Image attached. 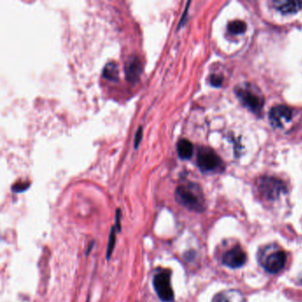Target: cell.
Masks as SVG:
<instances>
[{"mask_svg":"<svg viewBox=\"0 0 302 302\" xmlns=\"http://www.w3.org/2000/svg\"><path fill=\"white\" fill-rule=\"evenodd\" d=\"M258 260L265 271L277 274L285 268L287 255L284 250L275 245L264 246L259 252Z\"/></svg>","mask_w":302,"mask_h":302,"instance_id":"1","label":"cell"},{"mask_svg":"<svg viewBox=\"0 0 302 302\" xmlns=\"http://www.w3.org/2000/svg\"><path fill=\"white\" fill-rule=\"evenodd\" d=\"M176 199L178 203L189 210L202 212L205 209L202 191L195 183H187L177 187Z\"/></svg>","mask_w":302,"mask_h":302,"instance_id":"2","label":"cell"},{"mask_svg":"<svg viewBox=\"0 0 302 302\" xmlns=\"http://www.w3.org/2000/svg\"><path fill=\"white\" fill-rule=\"evenodd\" d=\"M236 94L242 102L243 105L249 109L250 111L259 114L263 106V96L260 90L254 85L250 84H243L236 88Z\"/></svg>","mask_w":302,"mask_h":302,"instance_id":"3","label":"cell"},{"mask_svg":"<svg viewBox=\"0 0 302 302\" xmlns=\"http://www.w3.org/2000/svg\"><path fill=\"white\" fill-rule=\"evenodd\" d=\"M153 285L159 299L163 302H173L175 294L171 286V272L168 270H162L154 277Z\"/></svg>","mask_w":302,"mask_h":302,"instance_id":"4","label":"cell"},{"mask_svg":"<svg viewBox=\"0 0 302 302\" xmlns=\"http://www.w3.org/2000/svg\"><path fill=\"white\" fill-rule=\"evenodd\" d=\"M260 194L267 200H277L286 193V187L281 180L274 177H263L259 182Z\"/></svg>","mask_w":302,"mask_h":302,"instance_id":"5","label":"cell"},{"mask_svg":"<svg viewBox=\"0 0 302 302\" xmlns=\"http://www.w3.org/2000/svg\"><path fill=\"white\" fill-rule=\"evenodd\" d=\"M221 162L218 155L209 148H201L198 152L197 165L201 171H214L221 165Z\"/></svg>","mask_w":302,"mask_h":302,"instance_id":"6","label":"cell"},{"mask_svg":"<svg viewBox=\"0 0 302 302\" xmlns=\"http://www.w3.org/2000/svg\"><path fill=\"white\" fill-rule=\"evenodd\" d=\"M221 262L231 269L241 268L246 262V253L239 245L233 246L222 255Z\"/></svg>","mask_w":302,"mask_h":302,"instance_id":"7","label":"cell"},{"mask_svg":"<svg viewBox=\"0 0 302 302\" xmlns=\"http://www.w3.org/2000/svg\"><path fill=\"white\" fill-rule=\"evenodd\" d=\"M269 117L272 126L283 128L292 120V110L285 105H278L271 109Z\"/></svg>","mask_w":302,"mask_h":302,"instance_id":"8","label":"cell"},{"mask_svg":"<svg viewBox=\"0 0 302 302\" xmlns=\"http://www.w3.org/2000/svg\"><path fill=\"white\" fill-rule=\"evenodd\" d=\"M142 73V65L141 61L137 57H131L127 61L125 66V74L128 81L130 83H136L140 78Z\"/></svg>","mask_w":302,"mask_h":302,"instance_id":"9","label":"cell"},{"mask_svg":"<svg viewBox=\"0 0 302 302\" xmlns=\"http://www.w3.org/2000/svg\"><path fill=\"white\" fill-rule=\"evenodd\" d=\"M212 302H245V297L238 290H227L214 296Z\"/></svg>","mask_w":302,"mask_h":302,"instance_id":"10","label":"cell"},{"mask_svg":"<svg viewBox=\"0 0 302 302\" xmlns=\"http://www.w3.org/2000/svg\"><path fill=\"white\" fill-rule=\"evenodd\" d=\"M274 6L282 14H294L302 7L300 1H275Z\"/></svg>","mask_w":302,"mask_h":302,"instance_id":"11","label":"cell"},{"mask_svg":"<svg viewBox=\"0 0 302 302\" xmlns=\"http://www.w3.org/2000/svg\"><path fill=\"white\" fill-rule=\"evenodd\" d=\"M177 154L180 158L188 160L194 154V145L188 139H181L177 144Z\"/></svg>","mask_w":302,"mask_h":302,"instance_id":"12","label":"cell"},{"mask_svg":"<svg viewBox=\"0 0 302 302\" xmlns=\"http://www.w3.org/2000/svg\"><path fill=\"white\" fill-rule=\"evenodd\" d=\"M103 77L110 81H117L119 78V69L117 64L109 62L103 69Z\"/></svg>","mask_w":302,"mask_h":302,"instance_id":"13","label":"cell"},{"mask_svg":"<svg viewBox=\"0 0 302 302\" xmlns=\"http://www.w3.org/2000/svg\"><path fill=\"white\" fill-rule=\"evenodd\" d=\"M116 232H117V230L115 226H112L110 234H109L108 245H107V249H106V260H110L114 249H115V246H116Z\"/></svg>","mask_w":302,"mask_h":302,"instance_id":"14","label":"cell"},{"mask_svg":"<svg viewBox=\"0 0 302 302\" xmlns=\"http://www.w3.org/2000/svg\"><path fill=\"white\" fill-rule=\"evenodd\" d=\"M228 30L232 34H241L246 30V24L241 21H234L228 25Z\"/></svg>","mask_w":302,"mask_h":302,"instance_id":"15","label":"cell"},{"mask_svg":"<svg viewBox=\"0 0 302 302\" xmlns=\"http://www.w3.org/2000/svg\"><path fill=\"white\" fill-rule=\"evenodd\" d=\"M28 187H29V183H16L12 187V191L14 193H22V192L27 190Z\"/></svg>","mask_w":302,"mask_h":302,"instance_id":"16","label":"cell"},{"mask_svg":"<svg viewBox=\"0 0 302 302\" xmlns=\"http://www.w3.org/2000/svg\"><path fill=\"white\" fill-rule=\"evenodd\" d=\"M142 137H143V129H142V127H139V129L137 130L136 137H135V143H134L135 148L138 147V145H139L141 140H142Z\"/></svg>","mask_w":302,"mask_h":302,"instance_id":"17","label":"cell"},{"mask_svg":"<svg viewBox=\"0 0 302 302\" xmlns=\"http://www.w3.org/2000/svg\"><path fill=\"white\" fill-rule=\"evenodd\" d=\"M121 221H122V211L120 210V209H117V211H116V224H115V227H116L118 232H121V229H122Z\"/></svg>","mask_w":302,"mask_h":302,"instance_id":"18","label":"cell"},{"mask_svg":"<svg viewBox=\"0 0 302 302\" xmlns=\"http://www.w3.org/2000/svg\"><path fill=\"white\" fill-rule=\"evenodd\" d=\"M210 83L213 86H220L222 83V79L218 76H212L210 78Z\"/></svg>","mask_w":302,"mask_h":302,"instance_id":"19","label":"cell"},{"mask_svg":"<svg viewBox=\"0 0 302 302\" xmlns=\"http://www.w3.org/2000/svg\"><path fill=\"white\" fill-rule=\"evenodd\" d=\"M93 246H94V241H93V242L91 243V244L89 245L88 249H87V251H86V255H88L89 253H90V252H91V250H92V248H93Z\"/></svg>","mask_w":302,"mask_h":302,"instance_id":"20","label":"cell"}]
</instances>
